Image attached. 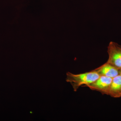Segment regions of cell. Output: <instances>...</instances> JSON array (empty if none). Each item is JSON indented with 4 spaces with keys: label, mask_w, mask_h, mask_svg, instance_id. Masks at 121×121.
I'll use <instances>...</instances> for the list:
<instances>
[{
    "label": "cell",
    "mask_w": 121,
    "mask_h": 121,
    "mask_svg": "<svg viewBox=\"0 0 121 121\" xmlns=\"http://www.w3.org/2000/svg\"><path fill=\"white\" fill-rule=\"evenodd\" d=\"M107 48L109 58L107 62L121 69V46L111 41Z\"/></svg>",
    "instance_id": "cell-2"
},
{
    "label": "cell",
    "mask_w": 121,
    "mask_h": 121,
    "mask_svg": "<svg viewBox=\"0 0 121 121\" xmlns=\"http://www.w3.org/2000/svg\"><path fill=\"white\" fill-rule=\"evenodd\" d=\"M119 70L106 62L93 70L97 72L100 76H103L113 78L119 75Z\"/></svg>",
    "instance_id": "cell-4"
},
{
    "label": "cell",
    "mask_w": 121,
    "mask_h": 121,
    "mask_svg": "<svg viewBox=\"0 0 121 121\" xmlns=\"http://www.w3.org/2000/svg\"><path fill=\"white\" fill-rule=\"evenodd\" d=\"M66 81L71 84L74 91H76L81 86H87L92 83L99 78L97 72L92 70L89 72L79 74L67 72Z\"/></svg>",
    "instance_id": "cell-1"
},
{
    "label": "cell",
    "mask_w": 121,
    "mask_h": 121,
    "mask_svg": "<svg viewBox=\"0 0 121 121\" xmlns=\"http://www.w3.org/2000/svg\"><path fill=\"white\" fill-rule=\"evenodd\" d=\"M113 78L101 76L94 82L86 86L91 90L97 91L103 94L108 95Z\"/></svg>",
    "instance_id": "cell-3"
},
{
    "label": "cell",
    "mask_w": 121,
    "mask_h": 121,
    "mask_svg": "<svg viewBox=\"0 0 121 121\" xmlns=\"http://www.w3.org/2000/svg\"><path fill=\"white\" fill-rule=\"evenodd\" d=\"M119 75L121 76V69L119 70Z\"/></svg>",
    "instance_id": "cell-6"
},
{
    "label": "cell",
    "mask_w": 121,
    "mask_h": 121,
    "mask_svg": "<svg viewBox=\"0 0 121 121\" xmlns=\"http://www.w3.org/2000/svg\"><path fill=\"white\" fill-rule=\"evenodd\" d=\"M108 95L114 98L121 97V76L120 75L113 78Z\"/></svg>",
    "instance_id": "cell-5"
}]
</instances>
